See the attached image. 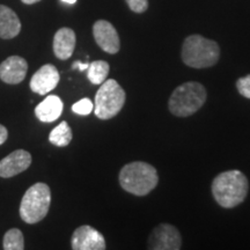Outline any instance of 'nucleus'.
Returning <instances> with one entry per match:
<instances>
[{
  "instance_id": "nucleus-1",
  "label": "nucleus",
  "mask_w": 250,
  "mask_h": 250,
  "mask_svg": "<svg viewBox=\"0 0 250 250\" xmlns=\"http://www.w3.org/2000/svg\"><path fill=\"white\" fill-rule=\"evenodd\" d=\"M249 183L240 170H227L219 174L212 182V195L215 202L225 208H232L245 201Z\"/></svg>"
},
{
  "instance_id": "nucleus-2",
  "label": "nucleus",
  "mask_w": 250,
  "mask_h": 250,
  "mask_svg": "<svg viewBox=\"0 0 250 250\" xmlns=\"http://www.w3.org/2000/svg\"><path fill=\"white\" fill-rule=\"evenodd\" d=\"M158 171L152 165L134 161L125 165L120 173V184L134 196H146L158 186Z\"/></svg>"
},
{
  "instance_id": "nucleus-3",
  "label": "nucleus",
  "mask_w": 250,
  "mask_h": 250,
  "mask_svg": "<svg viewBox=\"0 0 250 250\" xmlns=\"http://www.w3.org/2000/svg\"><path fill=\"white\" fill-rule=\"evenodd\" d=\"M220 57V48L214 41L201 35H191L184 40L182 61L193 68H206L215 65Z\"/></svg>"
},
{
  "instance_id": "nucleus-4",
  "label": "nucleus",
  "mask_w": 250,
  "mask_h": 250,
  "mask_svg": "<svg viewBox=\"0 0 250 250\" xmlns=\"http://www.w3.org/2000/svg\"><path fill=\"white\" fill-rule=\"evenodd\" d=\"M206 96L208 93L202 83L197 81L184 83L170 95L168 108L177 117L191 116L204 105Z\"/></svg>"
},
{
  "instance_id": "nucleus-5",
  "label": "nucleus",
  "mask_w": 250,
  "mask_h": 250,
  "mask_svg": "<svg viewBox=\"0 0 250 250\" xmlns=\"http://www.w3.org/2000/svg\"><path fill=\"white\" fill-rule=\"evenodd\" d=\"M51 191L48 184L35 183L27 190L20 204V217L27 224H37L48 214Z\"/></svg>"
},
{
  "instance_id": "nucleus-6",
  "label": "nucleus",
  "mask_w": 250,
  "mask_h": 250,
  "mask_svg": "<svg viewBox=\"0 0 250 250\" xmlns=\"http://www.w3.org/2000/svg\"><path fill=\"white\" fill-rule=\"evenodd\" d=\"M125 103V92L114 79L101 83L95 95L94 112L100 120H110L122 110Z\"/></svg>"
},
{
  "instance_id": "nucleus-7",
  "label": "nucleus",
  "mask_w": 250,
  "mask_h": 250,
  "mask_svg": "<svg viewBox=\"0 0 250 250\" xmlns=\"http://www.w3.org/2000/svg\"><path fill=\"white\" fill-rule=\"evenodd\" d=\"M182 247L181 234L169 224L156 226L148 239L147 248L152 250H180Z\"/></svg>"
},
{
  "instance_id": "nucleus-8",
  "label": "nucleus",
  "mask_w": 250,
  "mask_h": 250,
  "mask_svg": "<svg viewBox=\"0 0 250 250\" xmlns=\"http://www.w3.org/2000/svg\"><path fill=\"white\" fill-rule=\"evenodd\" d=\"M71 245L74 250H104L105 240L95 228L83 225L73 232Z\"/></svg>"
},
{
  "instance_id": "nucleus-9",
  "label": "nucleus",
  "mask_w": 250,
  "mask_h": 250,
  "mask_svg": "<svg viewBox=\"0 0 250 250\" xmlns=\"http://www.w3.org/2000/svg\"><path fill=\"white\" fill-rule=\"evenodd\" d=\"M93 35L95 42L104 52L115 55L120 51V36L110 22L105 20L96 21L93 26Z\"/></svg>"
},
{
  "instance_id": "nucleus-10",
  "label": "nucleus",
  "mask_w": 250,
  "mask_h": 250,
  "mask_svg": "<svg viewBox=\"0 0 250 250\" xmlns=\"http://www.w3.org/2000/svg\"><path fill=\"white\" fill-rule=\"evenodd\" d=\"M59 72L56 66L51 64L43 65L39 71L31 77L30 89L40 95H46L57 87L59 83Z\"/></svg>"
},
{
  "instance_id": "nucleus-11",
  "label": "nucleus",
  "mask_w": 250,
  "mask_h": 250,
  "mask_svg": "<svg viewBox=\"0 0 250 250\" xmlns=\"http://www.w3.org/2000/svg\"><path fill=\"white\" fill-rule=\"evenodd\" d=\"M31 164V155L24 149H17L9 153L2 160H0V177L9 179L15 175L27 170Z\"/></svg>"
},
{
  "instance_id": "nucleus-12",
  "label": "nucleus",
  "mask_w": 250,
  "mask_h": 250,
  "mask_svg": "<svg viewBox=\"0 0 250 250\" xmlns=\"http://www.w3.org/2000/svg\"><path fill=\"white\" fill-rule=\"evenodd\" d=\"M28 62L20 56H11L0 64V79L8 85L22 83L27 76Z\"/></svg>"
},
{
  "instance_id": "nucleus-13",
  "label": "nucleus",
  "mask_w": 250,
  "mask_h": 250,
  "mask_svg": "<svg viewBox=\"0 0 250 250\" xmlns=\"http://www.w3.org/2000/svg\"><path fill=\"white\" fill-rule=\"evenodd\" d=\"M76 33L71 28H61L54 37V52L56 57L66 61L73 55L76 48Z\"/></svg>"
},
{
  "instance_id": "nucleus-14",
  "label": "nucleus",
  "mask_w": 250,
  "mask_h": 250,
  "mask_svg": "<svg viewBox=\"0 0 250 250\" xmlns=\"http://www.w3.org/2000/svg\"><path fill=\"white\" fill-rule=\"evenodd\" d=\"M62 108V101L57 95H49L43 100L35 108L37 118L43 123H51L61 117Z\"/></svg>"
},
{
  "instance_id": "nucleus-15",
  "label": "nucleus",
  "mask_w": 250,
  "mask_h": 250,
  "mask_svg": "<svg viewBox=\"0 0 250 250\" xmlns=\"http://www.w3.org/2000/svg\"><path fill=\"white\" fill-rule=\"evenodd\" d=\"M21 31V22L17 13L5 5H0V37L14 39Z\"/></svg>"
},
{
  "instance_id": "nucleus-16",
  "label": "nucleus",
  "mask_w": 250,
  "mask_h": 250,
  "mask_svg": "<svg viewBox=\"0 0 250 250\" xmlns=\"http://www.w3.org/2000/svg\"><path fill=\"white\" fill-rule=\"evenodd\" d=\"M110 66L104 61H95L90 62L87 68V77L94 85H101L107 79Z\"/></svg>"
},
{
  "instance_id": "nucleus-17",
  "label": "nucleus",
  "mask_w": 250,
  "mask_h": 250,
  "mask_svg": "<svg viewBox=\"0 0 250 250\" xmlns=\"http://www.w3.org/2000/svg\"><path fill=\"white\" fill-rule=\"evenodd\" d=\"M72 137V130L70 125L67 124V122H62L61 124L57 125L54 130L51 131L49 134V140L50 143L54 144L59 147H64L67 146L71 143Z\"/></svg>"
},
{
  "instance_id": "nucleus-18",
  "label": "nucleus",
  "mask_w": 250,
  "mask_h": 250,
  "mask_svg": "<svg viewBox=\"0 0 250 250\" xmlns=\"http://www.w3.org/2000/svg\"><path fill=\"white\" fill-rule=\"evenodd\" d=\"M2 247L5 250H22L24 249V237L23 234L18 228H12L6 232Z\"/></svg>"
},
{
  "instance_id": "nucleus-19",
  "label": "nucleus",
  "mask_w": 250,
  "mask_h": 250,
  "mask_svg": "<svg viewBox=\"0 0 250 250\" xmlns=\"http://www.w3.org/2000/svg\"><path fill=\"white\" fill-rule=\"evenodd\" d=\"M93 102L87 98L81 99L80 101H78L72 105V110H73V112H76L77 115H80V116H87V115H89L90 112L93 111Z\"/></svg>"
},
{
  "instance_id": "nucleus-20",
  "label": "nucleus",
  "mask_w": 250,
  "mask_h": 250,
  "mask_svg": "<svg viewBox=\"0 0 250 250\" xmlns=\"http://www.w3.org/2000/svg\"><path fill=\"white\" fill-rule=\"evenodd\" d=\"M236 88L243 98L250 99V74L247 77L240 78L236 83Z\"/></svg>"
},
{
  "instance_id": "nucleus-21",
  "label": "nucleus",
  "mask_w": 250,
  "mask_h": 250,
  "mask_svg": "<svg viewBox=\"0 0 250 250\" xmlns=\"http://www.w3.org/2000/svg\"><path fill=\"white\" fill-rule=\"evenodd\" d=\"M134 13H144L148 7V0H125Z\"/></svg>"
},
{
  "instance_id": "nucleus-22",
  "label": "nucleus",
  "mask_w": 250,
  "mask_h": 250,
  "mask_svg": "<svg viewBox=\"0 0 250 250\" xmlns=\"http://www.w3.org/2000/svg\"><path fill=\"white\" fill-rule=\"evenodd\" d=\"M7 137H8V131L4 125L0 124V145H2L6 140H7Z\"/></svg>"
},
{
  "instance_id": "nucleus-23",
  "label": "nucleus",
  "mask_w": 250,
  "mask_h": 250,
  "mask_svg": "<svg viewBox=\"0 0 250 250\" xmlns=\"http://www.w3.org/2000/svg\"><path fill=\"white\" fill-rule=\"evenodd\" d=\"M88 66H89L88 62H81L78 61L76 62H73V65H72V68H73V70L78 68L79 71H85V70H87V68H88Z\"/></svg>"
},
{
  "instance_id": "nucleus-24",
  "label": "nucleus",
  "mask_w": 250,
  "mask_h": 250,
  "mask_svg": "<svg viewBox=\"0 0 250 250\" xmlns=\"http://www.w3.org/2000/svg\"><path fill=\"white\" fill-rule=\"evenodd\" d=\"M21 1L26 5H33V4H35V2L41 1V0H21Z\"/></svg>"
},
{
  "instance_id": "nucleus-25",
  "label": "nucleus",
  "mask_w": 250,
  "mask_h": 250,
  "mask_svg": "<svg viewBox=\"0 0 250 250\" xmlns=\"http://www.w3.org/2000/svg\"><path fill=\"white\" fill-rule=\"evenodd\" d=\"M62 2H66V4H76L77 2V0H62Z\"/></svg>"
}]
</instances>
